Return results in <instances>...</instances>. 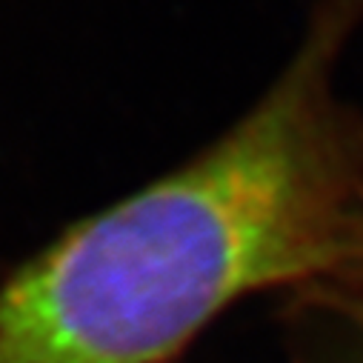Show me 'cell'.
I'll use <instances>...</instances> for the list:
<instances>
[{
  "label": "cell",
  "mask_w": 363,
  "mask_h": 363,
  "mask_svg": "<svg viewBox=\"0 0 363 363\" xmlns=\"http://www.w3.org/2000/svg\"><path fill=\"white\" fill-rule=\"evenodd\" d=\"M360 29L363 0H318L229 129L0 281V363H166L257 292L332 284L363 166L340 89Z\"/></svg>",
  "instance_id": "cell-1"
}]
</instances>
